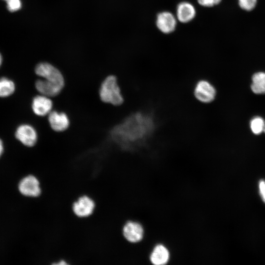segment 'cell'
I'll return each instance as SVG.
<instances>
[{
	"label": "cell",
	"instance_id": "cell-21",
	"mask_svg": "<svg viewBox=\"0 0 265 265\" xmlns=\"http://www.w3.org/2000/svg\"><path fill=\"white\" fill-rule=\"evenodd\" d=\"M259 194L263 201L265 203V180H260L258 183Z\"/></svg>",
	"mask_w": 265,
	"mask_h": 265
},
{
	"label": "cell",
	"instance_id": "cell-15",
	"mask_svg": "<svg viewBox=\"0 0 265 265\" xmlns=\"http://www.w3.org/2000/svg\"><path fill=\"white\" fill-rule=\"evenodd\" d=\"M251 89L256 94H265V73L259 72L255 73L252 77Z\"/></svg>",
	"mask_w": 265,
	"mask_h": 265
},
{
	"label": "cell",
	"instance_id": "cell-13",
	"mask_svg": "<svg viewBox=\"0 0 265 265\" xmlns=\"http://www.w3.org/2000/svg\"><path fill=\"white\" fill-rule=\"evenodd\" d=\"M37 91L42 95L49 97L58 95L62 91L61 88L46 81L44 79L37 80L35 83Z\"/></svg>",
	"mask_w": 265,
	"mask_h": 265
},
{
	"label": "cell",
	"instance_id": "cell-9",
	"mask_svg": "<svg viewBox=\"0 0 265 265\" xmlns=\"http://www.w3.org/2000/svg\"><path fill=\"white\" fill-rule=\"evenodd\" d=\"M50 98L42 94L33 98L31 103V109L35 115L45 116L53 110V103Z\"/></svg>",
	"mask_w": 265,
	"mask_h": 265
},
{
	"label": "cell",
	"instance_id": "cell-12",
	"mask_svg": "<svg viewBox=\"0 0 265 265\" xmlns=\"http://www.w3.org/2000/svg\"><path fill=\"white\" fill-rule=\"evenodd\" d=\"M195 15V8L190 2H181L177 7L176 17L181 23H187L190 22L194 18Z\"/></svg>",
	"mask_w": 265,
	"mask_h": 265
},
{
	"label": "cell",
	"instance_id": "cell-1",
	"mask_svg": "<svg viewBox=\"0 0 265 265\" xmlns=\"http://www.w3.org/2000/svg\"><path fill=\"white\" fill-rule=\"evenodd\" d=\"M157 127L155 116L139 111L128 116L111 131L113 140L123 149H132L146 143Z\"/></svg>",
	"mask_w": 265,
	"mask_h": 265
},
{
	"label": "cell",
	"instance_id": "cell-5",
	"mask_svg": "<svg viewBox=\"0 0 265 265\" xmlns=\"http://www.w3.org/2000/svg\"><path fill=\"white\" fill-rule=\"evenodd\" d=\"M195 98L203 104H209L215 99L216 91L214 86L208 80H200L195 83L193 89Z\"/></svg>",
	"mask_w": 265,
	"mask_h": 265
},
{
	"label": "cell",
	"instance_id": "cell-8",
	"mask_svg": "<svg viewBox=\"0 0 265 265\" xmlns=\"http://www.w3.org/2000/svg\"><path fill=\"white\" fill-rule=\"evenodd\" d=\"M122 233L124 238L128 242L135 243L142 239L144 230L142 226L139 223L129 220L123 225Z\"/></svg>",
	"mask_w": 265,
	"mask_h": 265
},
{
	"label": "cell",
	"instance_id": "cell-6",
	"mask_svg": "<svg viewBox=\"0 0 265 265\" xmlns=\"http://www.w3.org/2000/svg\"><path fill=\"white\" fill-rule=\"evenodd\" d=\"M96 204L94 200L87 195H82L73 203L72 210L79 218H86L94 212Z\"/></svg>",
	"mask_w": 265,
	"mask_h": 265
},
{
	"label": "cell",
	"instance_id": "cell-20",
	"mask_svg": "<svg viewBox=\"0 0 265 265\" xmlns=\"http://www.w3.org/2000/svg\"><path fill=\"white\" fill-rule=\"evenodd\" d=\"M221 0H197L198 3L204 7H212L219 4Z\"/></svg>",
	"mask_w": 265,
	"mask_h": 265
},
{
	"label": "cell",
	"instance_id": "cell-10",
	"mask_svg": "<svg viewBox=\"0 0 265 265\" xmlns=\"http://www.w3.org/2000/svg\"><path fill=\"white\" fill-rule=\"evenodd\" d=\"M48 120L50 127L57 132L66 130L70 126V120L66 113L52 110L48 115Z\"/></svg>",
	"mask_w": 265,
	"mask_h": 265
},
{
	"label": "cell",
	"instance_id": "cell-23",
	"mask_svg": "<svg viewBox=\"0 0 265 265\" xmlns=\"http://www.w3.org/2000/svg\"><path fill=\"white\" fill-rule=\"evenodd\" d=\"M1 62H2V57H1V54H0V66L1 65Z\"/></svg>",
	"mask_w": 265,
	"mask_h": 265
},
{
	"label": "cell",
	"instance_id": "cell-7",
	"mask_svg": "<svg viewBox=\"0 0 265 265\" xmlns=\"http://www.w3.org/2000/svg\"><path fill=\"white\" fill-rule=\"evenodd\" d=\"M15 137L24 145L31 147L37 143L38 134L33 127L29 124H24L18 126L15 133Z\"/></svg>",
	"mask_w": 265,
	"mask_h": 265
},
{
	"label": "cell",
	"instance_id": "cell-17",
	"mask_svg": "<svg viewBox=\"0 0 265 265\" xmlns=\"http://www.w3.org/2000/svg\"><path fill=\"white\" fill-rule=\"evenodd\" d=\"M265 123L262 117L258 116L253 117L250 122V127L252 132L258 135L263 132Z\"/></svg>",
	"mask_w": 265,
	"mask_h": 265
},
{
	"label": "cell",
	"instance_id": "cell-24",
	"mask_svg": "<svg viewBox=\"0 0 265 265\" xmlns=\"http://www.w3.org/2000/svg\"><path fill=\"white\" fill-rule=\"evenodd\" d=\"M263 132H264L265 133V125H264V127Z\"/></svg>",
	"mask_w": 265,
	"mask_h": 265
},
{
	"label": "cell",
	"instance_id": "cell-19",
	"mask_svg": "<svg viewBox=\"0 0 265 265\" xmlns=\"http://www.w3.org/2000/svg\"><path fill=\"white\" fill-rule=\"evenodd\" d=\"M7 3V7L11 12L18 10L21 7L20 0H4Z\"/></svg>",
	"mask_w": 265,
	"mask_h": 265
},
{
	"label": "cell",
	"instance_id": "cell-11",
	"mask_svg": "<svg viewBox=\"0 0 265 265\" xmlns=\"http://www.w3.org/2000/svg\"><path fill=\"white\" fill-rule=\"evenodd\" d=\"M156 26L162 33L168 34L172 32L177 25L176 18L174 15L168 11L159 13L156 19Z\"/></svg>",
	"mask_w": 265,
	"mask_h": 265
},
{
	"label": "cell",
	"instance_id": "cell-2",
	"mask_svg": "<svg viewBox=\"0 0 265 265\" xmlns=\"http://www.w3.org/2000/svg\"><path fill=\"white\" fill-rule=\"evenodd\" d=\"M99 97L105 103L119 106L124 102V98L116 77L114 75L106 77L100 87Z\"/></svg>",
	"mask_w": 265,
	"mask_h": 265
},
{
	"label": "cell",
	"instance_id": "cell-16",
	"mask_svg": "<svg viewBox=\"0 0 265 265\" xmlns=\"http://www.w3.org/2000/svg\"><path fill=\"white\" fill-rule=\"evenodd\" d=\"M14 82L6 78L0 79V97H6L12 95L15 91Z\"/></svg>",
	"mask_w": 265,
	"mask_h": 265
},
{
	"label": "cell",
	"instance_id": "cell-3",
	"mask_svg": "<svg viewBox=\"0 0 265 265\" xmlns=\"http://www.w3.org/2000/svg\"><path fill=\"white\" fill-rule=\"evenodd\" d=\"M36 74L46 81L63 89L65 80L60 71L53 65L47 62L38 64L35 68Z\"/></svg>",
	"mask_w": 265,
	"mask_h": 265
},
{
	"label": "cell",
	"instance_id": "cell-4",
	"mask_svg": "<svg viewBox=\"0 0 265 265\" xmlns=\"http://www.w3.org/2000/svg\"><path fill=\"white\" fill-rule=\"evenodd\" d=\"M18 189L20 193L25 197L35 198L42 193L41 184L38 178L33 174H28L20 181Z\"/></svg>",
	"mask_w": 265,
	"mask_h": 265
},
{
	"label": "cell",
	"instance_id": "cell-18",
	"mask_svg": "<svg viewBox=\"0 0 265 265\" xmlns=\"http://www.w3.org/2000/svg\"><path fill=\"white\" fill-rule=\"evenodd\" d=\"M257 0H238L240 7L246 11L253 10L256 5Z\"/></svg>",
	"mask_w": 265,
	"mask_h": 265
},
{
	"label": "cell",
	"instance_id": "cell-22",
	"mask_svg": "<svg viewBox=\"0 0 265 265\" xmlns=\"http://www.w3.org/2000/svg\"><path fill=\"white\" fill-rule=\"evenodd\" d=\"M3 151V145L2 140L0 139V157L2 155Z\"/></svg>",
	"mask_w": 265,
	"mask_h": 265
},
{
	"label": "cell",
	"instance_id": "cell-14",
	"mask_svg": "<svg viewBox=\"0 0 265 265\" xmlns=\"http://www.w3.org/2000/svg\"><path fill=\"white\" fill-rule=\"evenodd\" d=\"M169 257L168 249L163 245L159 244L154 248L150 259L155 265H164L168 262Z\"/></svg>",
	"mask_w": 265,
	"mask_h": 265
}]
</instances>
